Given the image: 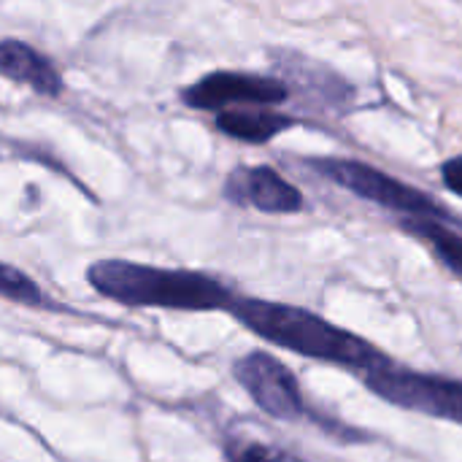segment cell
<instances>
[{"label":"cell","instance_id":"cell-2","mask_svg":"<svg viewBox=\"0 0 462 462\" xmlns=\"http://www.w3.org/2000/svg\"><path fill=\"white\" fill-rule=\"evenodd\" d=\"M227 314L263 341L309 360L341 365L360 374L379 368L390 360L382 349H376L357 333L344 330L328 322L325 317L292 303L236 295Z\"/></svg>","mask_w":462,"mask_h":462},{"label":"cell","instance_id":"cell-6","mask_svg":"<svg viewBox=\"0 0 462 462\" xmlns=\"http://www.w3.org/2000/svg\"><path fill=\"white\" fill-rule=\"evenodd\" d=\"M179 100L189 111L219 114L238 106H287L290 89L276 73L254 70H208L179 89Z\"/></svg>","mask_w":462,"mask_h":462},{"label":"cell","instance_id":"cell-4","mask_svg":"<svg viewBox=\"0 0 462 462\" xmlns=\"http://www.w3.org/2000/svg\"><path fill=\"white\" fill-rule=\"evenodd\" d=\"M363 382L393 406L462 425V382L457 379L398 368L387 360L384 365L365 371Z\"/></svg>","mask_w":462,"mask_h":462},{"label":"cell","instance_id":"cell-1","mask_svg":"<svg viewBox=\"0 0 462 462\" xmlns=\"http://www.w3.org/2000/svg\"><path fill=\"white\" fill-rule=\"evenodd\" d=\"M87 284L106 300L125 309L160 311H230L236 290L214 273L195 268H168L125 257H103L87 265Z\"/></svg>","mask_w":462,"mask_h":462},{"label":"cell","instance_id":"cell-7","mask_svg":"<svg viewBox=\"0 0 462 462\" xmlns=\"http://www.w3.org/2000/svg\"><path fill=\"white\" fill-rule=\"evenodd\" d=\"M233 376L260 411L295 422L306 414V398L295 374L268 352H249L233 363Z\"/></svg>","mask_w":462,"mask_h":462},{"label":"cell","instance_id":"cell-13","mask_svg":"<svg viewBox=\"0 0 462 462\" xmlns=\"http://www.w3.org/2000/svg\"><path fill=\"white\" fill-rule=\"evenodd\" d=\"M227 462H303L287 449H279L273 444L249 441V439H233L225 447Z\"/></svg>","mask_w":462,"mask_h":462},{"label":"cell","instance_id":"cell-8","mask_svg":"<svg viewBox=\"0 0 462 462\" xmlns=\"http://www.w3.org/2000/svg\"><path fill=\"white\" fill-rule=\"evenodd\" d=\"M222 198L230 206L252 208L268 217H292L306 208V198L273 165H236L222 181Z\"/></svg>","mask_w":462,"mask_h":462},{"label":"cell","instance_id":"cell-3","mask_svg":"<svg viewBox=\"0 0 462 462\" xmlns=\"http://www.w3.org/2000/svg\"><path fill=\"white\" fill-rule=\"evenodd\" d=\"M300 162L319 179L352 192L360 200L387 208L398 217H430V219H441V222L462 227L460 217L455 211H449L444 203H439L433 195H428L425 189H420L371 162L352 160V157H306Z\"/></svg>","mask_w":462,"mask_h":462},{"label":"cell","instance_id":"cell-5","mask_svg":"<svg viewBox=\"0 0 462 462\" xmlns=\"http://www.w3.org/2000/svg\"><path fill=\"white\" fill-rule=\"evenodd\" d=\"M268 60L273 68L271 73H276L287 84L290 103H298L306 111L333 114V116L346 114L355 106L357 87L330 65L284 46L271 49Z\"/></svg>","mask_w":462,"mask_h":462},{"label":"cell","instance_id":"cell-14","mask_svg":"<svg viewBox=\"0 0 462 462\" xmlns=\"http://www.w3.org/2000/svg\"><path fill=\"white\" fill-rule=\"evenodd\" d=\"M441 181L449 192L462 198V154H455L441 162Z\"/></svg>","mask_w":462,"mask_h":462},{"label":"cell","instance_id":"cell-9","mask_svg":"<svg viewBox=\"0 0 462 462\" xmlns=\"http://www.w3.org/2000/svg\"><path fill=\"white\" fill-rule=\"evenodd\" d=\"M0 79L46 100H60L68 89L57 62L24 38H0Z\"/></svg>","mask_w":462,"mask_h":462},{"label":"cell","instance_id":"cell-11","mask_svg":"<svg viewBox=\"0 0 462 462\" xmlns=\"http://www.w3.org/2000/svg\"><path fill=\"white\" fill-rule=\"evenodd\" d=\"M398 225L411 238L422 241L452 276L462 279V233L457 225L430 217H398Z\"/></svg>","mask_w":462,"mask_h":462},{"label":"cell","instance_id":"cell-10","mask_svg":"<svg viewBox=\"0 0 462 462\" xmlns=\"http://www.w3.org/2000/svg\"><path fill=\"white\" fill-rule=\"evenodd\" d=\"M300 119L279 106H238L214 114V130L230 141L263 146L292 130Z\"/></svg>","mask_w":462,"mask_h":462},{"label":"cell","instance_id":"cell-12","mask_svg":"<svg viewBox=\"0 0 462 462\" xmlns=\"http://www.w3.org/2000/svg\"><path fill=\"white\" fill-rule=\"evenodd\" d=\"M0 300L38 309V311H60L57 300H51L49 292L27 271L11 263H0Z\"/></svg>","mask_w":462,"mask_h":462}]
</instances>
